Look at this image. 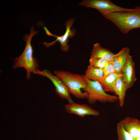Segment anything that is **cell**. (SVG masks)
<instances>
[{
	"label": "cell",
	"instance_id": "obj_14",
	"mask_svg": "<svg viewBox=\"0 0 140 140\" xmlns=\"http://www.w3.org/2000/svg\"><path fill=\"white\" fill-rule=\"evenodd\" d=\"M122 76V74L114 73L103 77L99 81L101 86L106 92L114 93V87L118 78Z\"/></svg>",
	"mask_w": 140,
	"mask_h": 140
},
{
	"label": "cell",
	"instance_id": "obj_15",
	"mask_svg": "<svg viewBox=\"0 0 140 140\" xmlns=\"http://www.w3.org/2000/svg\"><path fill=\"white\" fill-rule=\"evenodd\" d=\"M83 75L86 79L99 82L102 79L104 75L102 69L89 65Z\"/></svg>",
	"mask_w": 140,
	"mask_h": 140
},
{
	"label": "cell",
	"instance_id": "obj_3",
	"mask_svg": "<svg viewBox=\"0 0 140 140\" xmlns=\"http://www.w3.org/2000/svg\"><path fill=\"white\" fill-rule=\"evenodd\" d=\"M53 73L64 83L71 94L78 98L86 99L87 93L82 92L87 85L83 75L63 70H56Z\"/></svg>",
	"mask_w": 140,
	"mask_h": 140
},
{
	"label": "cell",
	"instance_id": "obj_17",
	"mask_svg": "<svg viewBox=\"0 0 140 140\" xmlns=\"http://www.w3.org/2000/svg\"><path fill=\"white\" fill-rule=\"evenodd\" d=\"M109 62L103 59L90 57L89 66L103 69Z\"/></svg>",
	"mask_w": 140,
	"mask_h": 140
},
{
	"label": "cell",
	"instance_id": "obj_20",
	"mask_svg": "<svg viewBox=\"0 0 140 140\" xmlns=\"http://www.w3.org/2000/svg\"><path fill=\"white\" fill-rule=\"evenodd\" d=\"M135 140H140V138H136V139H135Z\"/></svg>",
	"mask_w": 140,
	"mask_h": 140
},
{
	"label": "cell",
	"instance_id": "obj_12",
	"mask_svg": "<svg viewBox=\"0 0 140 140\" xmlns=\"http://www.w3.org/2000/svg\"><path fill=\"white\" fill-rule=\"evenodd\" d=\"M116 55V54L109 50L102 47L99 43H97L93 45L90 57L102 59L109 62H112Z\"/></svg>",
	"mask_w": 140,
	"mask_h": 140
},
{
	"label": "cell",
	"instance_id": "obj_7",
	"mask_svg": "<svg viewBox=\"0 0 140 140\" xmlns=\"http://www.w3.org/2000/svg\"><path fill=\"white\" fill-rule=\"evenodd\" d=\"M36 74L43 76L49 79L52 82L55 87V93L61 98L66 99L69 103L73 101L71 96V93L66 86L58 77L47 69L42 71L39 70Z\"/></svg>",
	"mask_w": 140,
	"mask_h": 140
},
{
	"label": "cell",
	"instance_id": "obj_19",
	"mask_svg": "<svg viewBox=\"0 0 140 140\" xmlns=\"http://www.w3.org/2000/svg\"><path fill=\"white\" fill-rule=\"evenodd\" d=\"M137 138H140V130L139 131Z\"/></svg>",
	"mask_w": 140,
	"mask_h": 140
},
{
	"label": "cell",
	"instance_id": "obj_4",
	"mask_svg": "<svg viewBox=\"0 0 140 140\" xmlns=\"http://www.w3.org/2000/svg\"><path fill=\"white\" fill-rule=\"evenodd\" d=\"M85 79L87 85L82 91L87 93L86 99L89 104H93L97 101L103 103H113L118 100L117 95L106 93L99 81Z\"/></svg>",
	"mask_w": 140,
	"mask_h": 140
},
{
	"label": "cell",
	"instance_id": "obj_8",
	"mask_svg": "<svg viewBox=\"0 0 140 140\" xmlns=\"http://www.w3.org/2000/svg\"><path fill=\"white\" fill-rule=\"evenodd\" d=\"M65 108L67 113L74 114L81 117H84L86 115L98 116L100 115L98 111L89 105L79 104L74 101L66 104Z\"/></svg>",
	"mask_w": 140,
	"mask_h": 140
},
{
	"label": "cell",
	"instance_id": "obj_1",
	"mask_svg": "<svg viewBox=\"0 0 140 140\" xmlns=\"http://www.w3.org/2000/svg\"><path fill=\"white\" fill-rule=\"evenodd\" d=\"M38 32L35 30L34 27L32 26L29 34H26L24 37V40L26 42L24 51L19 57L13 60V68H24L26 71V76L28 79L31 78L32 73L36 74L39 70L38 62L37 59L33 56V50L31 43L32 37Z\"/></svg>",
	"mask_w": 140,
	"mask_h": 140
},
{
	"label": "cell",
	"instance_id": "obj_18",
	"mask_svg": "<svg viewBox=\"0 0 140 140\" xmlns=\"http://www.w3.org/2000/svg\"><path fill=\"white\" fill-rule=\"evenodd\" d=\"M104 76L110 74L115 73L112 62H109L103 69Z\"/></svg>",
	"mask_w": 140,
	"mask_h": 140
},
{
	"label": "cell",
	"instance_id": "obj_16",
	"mask_svg": "<svg viewBox=\"0 0 140 140\" xmlns=\"http://www.w3.org/2000/svg\"><path fill=\"white\" fill-rule=\"evenodd\" d=\"M116 131L118 140H135L124 129L121 121L117 125Z\"/></svg>",
	"mask_w": 140,
	"mask_h": 140
},
{
	"label": "cell",
	"instance_id": "obj_10",
	"mask_svg": "<svg viewBox=\"0 0 140 140\" xmlns=\"http://www.w3.org/2000/svg\"><path fill=\"white\" fill-rule=\"evenodd\" d=\"M130 49L128 47L122 48L117 54L112 62L115 73L122 74L123 69L125 66L129 54Z\"/></svg>",
	"mask_w": 140,
	"mask_h": 140
},
{
	"label": "cell",
	"instance_id": "obj_2",
	"mask_svg": "<svg viewBox=\"0 0 140 140\" xmlns=\"http://www.w3.org/2000/svg\"><path fill=\"white\" fill-rule=\"evenodd\" d=\"M104 17L124 34L132 29L140 28V6L135 7L131 11L114 12Z\"/></svg>",
	"mask_w": 140,
	"mask_h": 140
},
{
	"label": "cell",
	"instance_id": "obj_13",
	"mask_svg": "<svg viewBox=\"0 0 140 140\" xmlns=\"http://www.w3.org/2000/svg\"><path fill=\"white\" fill-rule=\"evenodd\" d=\"M124 82L122 76L119 77L117 79L114 87V93L118 97L119 106H123L126 92L128 89Z\"/></svg>",
	"mask_w": 140,
	"mask_h": 140
},
{
	"label": "cell",
	"instance_id": "obj_5",
	"mask_svg": "<svg viewBox=\"0 0 140 140\" xmlns=\"http://www.w3.org/2000/svg\"><path fill=\"white\" fill-rule=\"evenodd\" d=\"M88 8L97 10L104 16L110 13L130 11L133 9L124 8L113 3L109 0H84L79 4Z\"/></svg>",
	"mask_w": 140,
	"mask_h": 140
},
{
	"label": "cell",
	"instance_id": "obj_6",
	"mask_svg": "<svg viewBox=\"0 0 140 140\" xmlns=\"http://www.w3.org/2000/svg\"><path fill=\"white\" fill-rule=\"evenodd\" d=\"M74 20V19L72 18L66 21L65 23L66 28V31L63 35L61 36H58L52 34L46 27H44V29L47 35L55 37L56 38L54 41L52 42L44 43V46L46 47H50L54 45L56 42L58 41L60 44V47L61 50L64 52L67 51L69 49V46L68 44V39L69 38L73 37L76 34L75 29L74 28L71 29Z\"/></svg>",
	"mask_w": 140,
	"mask_h": 140
},
{
	"label": "cell",
	"instance_id": "obj_11",
	"mask_svg": "<svg viewBox=\"0 0 140 140\" xmlns=\"http://www.w3.org/2000/svg\"><path fill=\"white\" fill-rule=\"evenodd\" d=\"M121 121L124 129L135 140L137 138L140 130V121L128 116Z\"/></svg>",
	"mask_w": 140,
	"mask_h": 140
},
{
	"label": "cell",
	"instance_id": "obj_9",
	"mask_svg": "<svg viewBox=\"0 0 140 140\" xmlns=\"http://www.w3.org/2000/svg\"><path fill=\"white\" fill-rule=\"evenodd\" d=\"M135 65L132 57L130 55L122 73L123 80L128 89L132 86L137 80L135 75Z\"/></svg>",
	"mask_w": 140,
	"mask_h": 140
}]
</instances>
